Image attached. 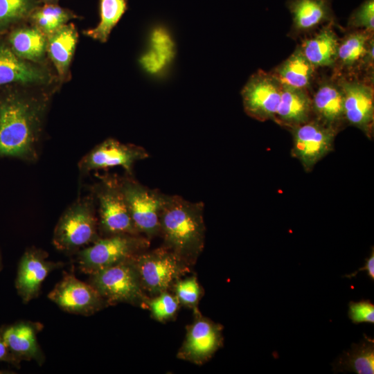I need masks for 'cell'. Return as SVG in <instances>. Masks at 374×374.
<instances>
[{
  "mask_svg": "<svg viewBox=\"0 0 374 374\" xmlns=\"http://www.w3.org/2000/svg\"><path fill=\"white\" fill-rule=\"evenodd\" d=\"M98 239L93 203L84 199L64 212L55 226L53 241L59 250L70 251Z\"/></svg>",
  "mask_w": 374,
  "mask_h": 374,
  "instance_id": "cell-6",
  "label": "cell"
},
{
  "mask_svg": "<svg viewBox=\"0 0 374 374\" xmlns=\"http://www.w3.org/2000/svg\"><path fill=\"white\" fill-rule=\"evenodd\" d=\"M47 257L43 251L30 249L20 260L15 287L25 303L39 295L42 284L50 272L62 267L60 262L48 260Z\"/></svg>",
  "mask_w": 374,
  "mask_h": 374,
  "instance_id": "cell-15",
  "label": "cell"
},
{
  "mask_svg": "<svg viewBox=\"0 0 374 374\" xmlns=\"http://www.w3.org/2000/svg\"><path fill=\"white\" fill-rule=\"evenodd\" d=\"M282 89L281 83L272 73L258 71L241 91L244 112L259 121H274Z\"/></svg>",
  "mask_w": 374,
  "mask_h": 374,
  "instance_id": "cell-9",
  "label": "cell"
},
{
  "mask_svg": "<svg viewBox=\"0 0 374 374\" xmlns=\"http://www.w3.org/2000/svg\"><path fill=\"white\" fill-rule=\"evenodd\" d=\"M0 361H5L15 365L19 364V361L14 357L8 350L2 335V330H0Z\"/></svg>",
  "mask_w": 374,
  "mask_h": 374,
  "instance_id": "cell-35",
  "label": "cell"
},
{
  "mask_svg": "<svg viewBox=\"0 0 374 374\" xmlns=\"http://www.w3.org/2000/svg\"><path fill=\"white\" fill-rule=\"evenodd\" d=\"M330 23L300 46L303 53L316 69L335 64L339 39Z\"/></svg>",
  "mask_w": 374,
  "mask_h": 374,
  "instance_id": "cell-20",
  "label": "cell"
},
{
  "mask_svg": "<svg viewBox=\"0 0 374 374\" xmlns=\"http://www.w3.org/2000/svg\"><path fill=\"white\" fill-rule=\"evenodd\" d=\"M78 33L75 26L64 24L50 35L48 52L60 75H64L75 48Z\"/></svg>",
  "mask_w": 374,
  "mask_h": 374,
  "instance_id": "cell-24",
  "label": "cell"
},
{
  "mask_svg": "<svg viewBox=\"0 0 374 374\" xmlns=\"http://www.w3.org/2000/svg\"><path fill=\"white\" fill-rule=\"evenodd\" d=\"M120 185L138 232L148 240L159 235L165 194L131 179H123Z\"/></svg>",
  "mask_w": 374,
  "mask_h": 374,
  "instance_id": "cell-7",
  "label": "cell"
},
{
  "mask_svg": "<svg viewBox=\"0 0 374 374\" xmlns=\"http://www.w3.org/2000/svg\"><path fill=\"white\" fill-rule=\"evenodd\" d=\"M152 36V47H154L157 53H150V55H145L142 59V63L150 69L154 62L155 64L154 71H156L170 60L172 54V44L168 36L160 28L157 29Z\"/></svg>",
  "mask_w": 374,
  "mask_h": 374,
  "instance_id": "cell-30",
  "label": "cell"
},
{
  "mask_svg": "<svg viewBox=\"0 0 374 374\" xmlns=\"http://www.w3.org/2000/svg\"><path fill=\"white\" fill-rule=\"evenodd\" d=\"M44 78L40 70L18 57L11 48L0 44V85L37 82Z\"/></svg>",
  "mask_w": 374,
  "mask_h": 374,
  "instance_id": "cell-22",
  "label": "cell"
},
{
  "mask_svg": "<svg viewBox=\"0 0 374 374\" xmlns=\"http://www.w3.org/2000/svg\"><path fill=\"white\" fill-rule=\"evenodd\" d=\"M340 84L344 93L345 121L371 137L374 120L372 87L358 80H343Z\"/></svg>",
  "mask_w": 374,
  "mask_h": 374,
  "instance_id": "cell-14",
  "label": "cell"
},
{
  "mask_svg": "<svg viewBox=\"0 0 374 374\" xmlns=\"http://www.w3.org/2000/svg\"><path fill=\"white\" fill-rule=\"evenodd\" d=\"M179 304L175 294L165 291L149 299L148 309L154 319L163 322L176 314Z\"/></svg>",
  "mask_w": 374,
  "mask_h": 374,
  "instance_id": "cell-29",
  "label": "cell"
},
{
  "mask_svg": "<svg viewBox=\"0 0 374 374\" xmlns=\"http://www.w3.org/2000/svg\"><path fill=\"white\" fill-rule=\"evenodd\" d=\"M282 86L280 100L274 121L291 130L312 119V98L307 90Z\"/></svg>",
  "mask_w": 374,
  "mask_h": 374,
  "instance_id": "cell-17",
  "label": "cell"
},
{
  "mask_svg": "<svg viewBox=\"0 0 374 374\" xmlns=\"http://www.w3.org/2000/svg\"><path fill=\"white\" fill-rule=\"evenodd\" d=\"M348 26L373 33L374 29V0H365L350 15Z\"/></svg>",
  "mask_w": 374,
  "mask_h": 374,
  "instance_id": "cell-32",
  "label": "cell"
},
{
  "mask_svg": "<svg viewBox=\"0 0 374 374\" xmlns=\"http://www.w3.org/2000/svg\"><path fill=\"white\" fill-rule=\"evenodd\" d=\"M362 270H365L367 271L368 276L370 277L371 279H374V250L373 248L372 249V251L371 252V254L369 257L366 260L364 265L359 268L357 271L355 272H353V274L346 275V276L348 278H352L357 275V274Z\"/></svg>",
  "mask_w": 374,
  "mask_h": 374,
  "instance_id": "cell-36",
  "label": "cell"
},
{
  "mask_svg": "<svg viewBox=\"0 0 374 374\" xmlns=\"http://www.w3.org/2000/svg\"><path fill=\"white\" fill-rule=\"evenodd\" d=\"M373 40L371 32L365 30L346 35L339 43L335 64L338 63L342 68L349 69L364 62Z\"/></svg>",
  "mask_w": 374,
  "mask_h": 374,
  "instance_id": "cell-26",
  "label": "cell"
},
{
  "mask_svg": "<svg viewBox=\"0 0 374 374\" xmlns=\"http://www.w3.org/2000/svg\"><path fill=\"white\" fill-rule=\"evenodd\" d=\"M1 261H0V269H1Z\"/></svg>",
  "mask_w": 374,
  "mask_h": 374,
  "instance_id": "cell-38",
  "label": "cell"
},
{
  "mask_svg": "<svg viewBox=\"0 0 374 374\" xmlns=\"http://www.w3.org/2000/svg\"><path fill=\"white\" fill-rule=\"evenodd\" d=\"M36 0H0V28L21 20L36 8Z\"/></svg>",
  "mask_w": 374,
  "mask_h": 374,
  "instance_id": "cell-28",
  "label": "cell"
},
{
  "mask_svg": "<svg viewBox=\"0 0 374 374\" xmlns=\"http://www.w3.org/2000/svg\"><path fill=\"white\" fill-rule=\"evenodd\" d=\"M163 246L188 266L193 265L204 247V204L178 195H164L159 233Z\"/></svg>",
  "mask_w": 374,
  "mask_h": 374,
  "instance_id": "cell-1",
  "label": "cell"
},
{
  "mask_svg": "<svg viewBox=\"0 0 374 374\" xmlns=\"http://www.w3.org/2000/svg\"><path fill=\"white\" fill-rule=\"evenodd\" d=\"M149 240L141 235L116 234L98 239L78 252L80 271L91 275L100 270L132 259L147 250Z\"/></svg>",
  "mask_w": 374,
  "mask_h": 374,
  "instance_id": "cell-4",
  "label": "cell"
},
{
  "mask_svg": "<svg viewBox=\"0 0 374 374\" xmlns=\"http://www.w3.org/2000/svg\"><path fill=\"white\" fill-rule=\"evenodd\" d=\"M222 326L195 311L193 323L186 328L184 342L177 353L183 360L202 364L222 346Z\"/></svg>",
  "mask_w": 374,
  "mask_h": 374,
  "instance_id": "cell-10",
  "label": "cell"
},
{
  "mask_svg": "<svg viewBox=\"0 0 374 374\" xmlns=\"http://www.w3.org/2000/svg\"><path fill=\"white\" fill-rule=\"evenodd\" d=\"M348 317L353 323H374V305L369 301H351L348 305Z\"/></svg>",
  "mask_w": 374,
  "mask_h": 374,
  "instance_id": "cell-34",
  "label": "cell"
},
{
  "mask_svg": "<svg viewBox=\"0 0 374 374\" xmlns=\"http://www.w3.org/2000/svg\"><path fill=\"white\" fill-rule=\"evenodd\" d=\"M48 297L64 311L86 316L108 305L90 283H84L71 274L64 276Z\"/></svg>",
  "mask_w": 374,
  "mask_h": 374,
  "instance_id": "cell-12",
  "label": "cell"
},
{
  "mask_svg": "<svg viewBox=\"0 0 374 374\" xmlns=\"http://www.w3.org/2000/svg\"><path fill=\"white\" fill-rule=\"evenodd\" d=\"M145 293L154 296L168 291L176 280L189 271V267L172 251L162 246L144 251L133 258Z\"/></svg>",
  "mask_w": 374,
  "mask_h": 374,
  "instance_id": "cell-5",
  "label": "cell"
},
{
  "mask_svg": "<svg viewBox=\"0 0 374 374\" xmlns=\"http://www.w3.org/2000/svg\"><path fill=\"white\" fill-rule=\"evenodd\" d=\"M174 294L180 304L197 310L202 290L195 276H191L186 278H179L175 281L172 287Z\"/></svg>",
  "mask_w": 374,
  "mask_h": 374,
  "instance_id": "cell-31",
  "label": "cell"
},
{
  "mask_svg": "<svg viewBox=\"0 0 374 374\" xmlns=\"http://www.w3.org/2000/svg\"><path fill=\"white\" fill-rule=\"evenodd\" d=\"M332 0H289L287 7L292 15L293 28L298 32L314 28L333 20Z\"/></svg>",
  "mask_w": 374,
  "mask_h": 374,
  "instance_id": "cell-19",
  "label": "cell"
},
{
  "mask_svg": "<svg viewBox=\"0 0 374 374\" xmlns=\"http://www.w3.org/2000/svg\"><path fill=\"white\" fill-rule=\"evenodd\" d=\"M148 157V152L142 147L108 139L84 157L81 167L84 170L89 171L121 166L132 174L134 164Z\"/></svg>",
  "mask_w": 374,
  "mask_h": 374,
  "instance_id": "cell-13",
  "label": "cell"
},
{
  "mask_svg": "<svg viewBox=\"0 0 374 374\" xmlns=\"http://www.w3.org/2000/svg\"><path fill=\"white\" fill-rule=\"evenodd\" d=\"M132 259L89 275L90 284L108 305L126 303L148 308L150 298L143 289Z\"/></svg>",
  "mask_w": 374,
  "mask_h": 374,
  "instance_id": "cell-3",
  "label": "cell"
},
{
  "mask_svg": "<svg viewBox=\"0 0 374 374\" xmlns=\"http://www.w3.org/2000/svg\"><path fill=\"white\" fill-rule=\"evenodd\" d=\"M39 326L28 321L18 322L2 330L8 350L18 360L43 361V355L37 340Z\"/></svg>",
  "mask_w": 374,
  "mask_h": 374,
  "instance_id": "cell-18",
  "label": "cell"
},
{
  "mask_svg": "<svg viewBox=\"0 0 374 374\" xmlns=\"http://www.w3.org/2000/svg\"><path fill=\"white\" fill-rule=\"evenodd\" d=\"M312 114L315 120L338 132L345 121L344 93L340 82H321L312 98Z\"/></svg>",
  "mask_w": 374,
  "mask_h": 374,
  "instance_id": "cell-16",
  "label": "cell"
},
{
  "mask_svg": "<svg viewBox=\"0 0 374 374\" xmlns=\"http://www.w3.org/2000/svg\"><path fill=\"white\" fill-rule=\"evenodd\" d=\"M12 51L20 58L31 61L41 60L47 44L43 33L35 28H22L13 31L10 35Z\"/></svg>",
  "mask_w": 374,
  "mask_h": 374,
  "instance_id": "cell-25",
  "label": "cell"
},
{
  "mask_svg": "<svg viewBox=\"0 0 374 374\" xmlns=\"http://www.w3.org/2000/svg\"><path fill=\"white\" fill-rule=\"evenodd\" d=\"M36 9L48 21L53 33L65 24L69 19L75 17L70 10L62 8L56 3L44 4Z\"/></svg>",
  "mask_w": 374,
  "mask_h": 374,
  "instance_id": "cell-33",
  "label": "cell"
},
{
  "mask_svg": "<svg viewBox=\"0 0 374 374\" xmlns=\"http://www.w3.org/2000/svg\"><path fill=\"white\" fill-rule=\"evenodd\" d=\"M98 193L100 226L104 233L141 235L132 220L120 181L106 180Z\"/></svg>",
  "mask_w": 374,
  "mask_h": 374,
  "instance_id": "cell-11",
  "label": "cell"
},
{
  "mask_svg": "<svg viewBox=\"0 0 374 374\" xmlns=\"http://www.w3.org/2000/svg\"><path fill=\"white\" fill-rule=\"evenodd\" d=\"M127 10L126 0H100V22L85 34L101 42H107L112 28Z\"/></svg>",
  "mask_w": 374,
  "mask_h": 374,
  "instance_id": "cell-27",
  "label": "cell"
},
{
  "mask_svg": "<svg viewBox=\"0 0 374 374\" xmlns=\"http://www.w3.org/2000/svg\"><path fill=\"white\" fill-rule=\"evenodd\" d=\"M336 372H354L357 374L374 373V340L364 335L357 344L344 351L333 364Z\"/></svg>",
  "mask_w": 374,
  "mask_h": 374,
  "instance_id": "cell-23",
  "label": "cell"
},
{
  "mask_svg": "<svg viewBox=\"0 0 374 374\" xmlns=\"http://www.w3.org/2000/svg\"><path fill=\"white\" fill-rule=\"evenodd\" d=\"M36 114L33 107L18 98L0 105V156L24 157L31 153Z\"/></svg>",
  "mask_w": 374,
  "mask_h": 374,
  "instance_id": "cell-2",
  "label": "cell"
},
{
  "mask_svg": "<svg viewBox=\"0 0 374 374\" xmlns=\"http://www.w3.org/2000/svg\"><path fill=\"white\" fill-rule=\"evenodd\" d=\"M292 147L291 154L302 165L306 172L333 150L337 133L335 129L311 119L291 130Z\"/></svg>",
  "mask_w": 374,
  "mask_h": 374,
  "instance_id": "cell-8",
  "label": "cell"
},
{
  "mask_svg": "<svg viewBox=\"0 0 374 374\" xmlns=\"http://www.w3.org/2000/svg\"><path fill=\"white\" fill-rule=\"evenodd\" d=\"M314 69L299 46L274 69L272 74L282 85L307 90L311 84Z\"/></svg>",
  "mask_w": 374,
  "mask_h": 374,
  "instance_id": "cell-21",
  "label": "cell"
},
{
  "mask_svg": "<svg viewBox=\"0 0 374 374\" xmlns=\"http://www.w3.org/2000/svg\"><path fill=\"white\" fill-rule=\"evenodd\" d=\"M37 1H40V2H42L44 4H48V3H56V2L58 0H37Z\"/></svg>",
  "mask_w": 374,
  "mask_h": 374,
  "instance_id": "cell-37",
  "label": "cell"
}]
</instances>
